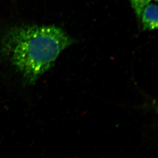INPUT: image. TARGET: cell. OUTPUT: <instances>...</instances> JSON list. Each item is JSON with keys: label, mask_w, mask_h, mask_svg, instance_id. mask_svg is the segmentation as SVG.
<instances>
[{"label": "cell", "mask_w": 158, "mask_h": 158, "mask_svg": "<svg viewBox=\"0 0 158 158\" xmlns=\"http://www.w3.org/2000/svg\"><path fill=\"white\" fill-rule=\"evenodd\" d=\"M73 40L53 26H28L9 32L3 43L4 52L25 84L32 85L54 64Z\"/></svg>", "instance_id": "1"}, {"label": "cell", "mask_w": 158, "mask_h": 158, "mask_svg": "<svg viewBox=\"0 0 158 158\" xmlns=\"http://www.w3.org/2000/svg\"><path fill=\"white\" fill-rule=\"evenodd\" d=\"M141 15L144 30H155L158 28V7L156 4L149 3L144 8Z\"/></svg>", "instance_id": "2"}, {"label": "cell", "mask_w": 158, "mask_h": 158, "mask_svg": "<svg viewBox=\"0 0 158 158\" xmlns=\"http://www.w3.org/2000/svg\"><path fill=\"white\" fill-rule=\"evenodd\" d=\"M131 6L134 9L137 17L141 16L143 9L147 5L151 3L152 0H130Z\"/></svg>", "instance_id": "3"}, {"label": "cell", "mask_w": 158, "mask_h": 158, "mask_svg": "<svg viewBox=\"0 0 158 158\" xmlns=\"http://www.w3.org/2000/svg\"><path fill=\"white\" fill-rule=\"evenodd\" d=\"M154 1H155V2H157L158 1V0H154Z\"/></svg>", "instance_id": "4"}]
</instances>
